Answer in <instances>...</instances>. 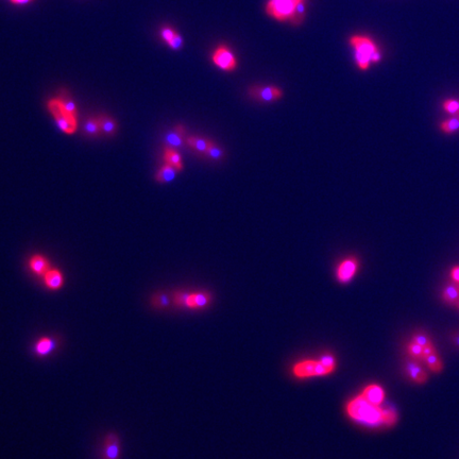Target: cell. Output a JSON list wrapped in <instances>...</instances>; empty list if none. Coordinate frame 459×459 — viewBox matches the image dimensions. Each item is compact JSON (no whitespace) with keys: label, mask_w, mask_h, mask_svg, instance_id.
<instances>
[{"label":"cell","mask_w":459,"mask_h":459,"mask_svg":"<svg viewBox=\"0 0 459 459\" xmlns=\"http://www.w3.org/2000/svg\"><path fill=\"white\" fill-rule=\"evenodd\" d=\"M346 410L355 422L367 426L385 425L384 407L371 404L360 395L348 402Z\"/></svg>","instance_id":"6da1fadb"},{"label":"cell","mask_w":459,"mask_h":459,"mask_svg":"<svg viewBox=\"0 0 459 459\" xmlns=\"http://www.w3.org/2000/svg\"><path fill=\"white\" fill-rule=\"evenodd\" d=\"M350 44L354 48L355 62L358 68L361 71H367L371 63H379L382 60V53L380 49L368 36H351Z\"/></svg>","instance_id":"7a4b0ae2"},{"label":"cell","mask_w":459,"mask_h":459,"mask_svg":"<svg viewBox=\"0 0 459 459\" xmlns=\"http://www.w3.org/2000/svg\"><path fill=\"white\" fill-rule=\"evenodd\" d=\"M48 110L56 119L58 127L67 134H73L77 129V117L67 113L61 99H52L48 102Z\"/></svg>","instance_id":"3957f363"},{"label":"cell","mask_w":459,"mask_h":459,"mask_svg":"<svg viewBox=\"0 0 459 459\" xmlns=\"http://www.w3.org/2000/svg\"><path fill=\"white\" fill-rule=\"evenodd\" d=\"M335 370L325 366L320 360L307 359L295 363L292 368V373L299 379H308L314 376H325L333 373Z\"/></svg>","instance_id":"277c9868"},{"label":"cell","mask_w":459,"mask_h":459,"mask_svg":"<svg viewBox=\"0 0 459 459\" xmlns=\"http://www.w3.org/2000/svg\"><path fill=\"white\" fill-rule=\"evenodd\" d=\"M300 0H269L266 6L267 14L279 21L289 20Z\"/></svg>","instance_id":"5b68a950"},{"label":"cell","mask_w":459,"mask_h":459,"mask_svg":"<svg viewBox=\"0 0 459 459\" xmlns=\"http://www.w3.org/2000/svg\"><path fill=\"white\" fill-rule=\"evenodd\" d=\"M213 63L224 72H233L237 67V61L232 50L224 45H220L212 56Z\"/></svg>","instance_id":"8992f818"},{"label":"cell","mask_w":459,"mask_h":459,"mask_svg":"<svg viewBox=\"0 0 459 459\" xmlns=\"http://www.w3.org/2000/svg\"><path fill=\"white\" fill-rule=\"evenodd\" d=\"M249 95L258 101L261 102H272L281 99L283 97V90L277 86L268 85L261 86L254 85L250 87Z\"/></svg>","instance_id":"52a82bcc"},{"label":"cell","mask_w":459,"mask_h":459,"mask_svg":"<svg viewBox=\"0 0 459 459\" xmlns=\"http://www.w3.org/2000/svg\"><path fill=\"white\" fill-rule=\"evenodd\" d=\"M359 268V262L356 258L352 256V258H348L343 260L336 268V279L338 282L346 284L352 281V279L355 277V274L358 271Z\"/></svg>","instance_id":"ba28073f"},{"label":"cell","mask_w":459,"mask_h":459,"mask_svg":"<svg viewBox=\"0 0 459 459\" xmlns=\"http://www.w3.org/2000/svg\"><path fill=\"white\" fill-rule=\"evenodd\" d=\"M121 452L120 438L115 433L107 434L103 441L101 459H119Z\"/></svg>","instance_id":"9c48e42d"},{"label":"cell","mask_w":459,"mask_h":459,"mask_svg":"<svg viewBox=\"0 0 459 459\" xmlns=\"http://www.w3.org/2000/svg\"><path fill=\"white\" fill-rule=\"evenodd\" d=\"M404 371L408 379L416 384H424L427 382L428 375L420 364V361H417L410 358L406 363H405Z\"/></svg>","instance_id":"30bf717a"},{"label":"cell","mask_w":459,"mask_h":459,"mask_svg":"<svg viewBox=\"0 0 459 459\" xmlns=\"http://www.w3.org/2000/svg\"><path fill=\"white\" fill-rule=\"evenodd\" d=\"M360 396L371 404L382 406L383 402L385 401V390L380 385L371 384L362 390Z\"/></svg>","instance_id":"8fae6325"},{"label":"cell","mask_w":459,"mask_h":459,"mask_svg":"<svg viewBox=\"0 0 459 459\" xmlns=\"http://www.w3.org/2000/svg\"><path fill=\"white\" fill-rule=\"evenodd\" d=\"M211 300H212V295L206 291L190 293L187 298L186 307L193 308V309L203 308L211 303Z\"/></svg>","instance_id":"7c38bea8"},{"label":"cell","mask_w":459,"mask_h":459,"mask_svg":"<svg viewBox=\"0 0 459 459\" xmlns=\"http://www.w3.org/2000/svg\"><path fill=\"white\" fill-rule=\"evenodd\" d=\"M45 285L51 290H58L64 284V278L61 271L57 269H49L44 276Z\"/></svg>","instance_id":"4fadbf2b"},{"label":"cell","mask_w":459,"mask_h":459,"mask_svg":"<svg viewBox=\"0 0 459 459\" xmlns=\"http://www.w3.org/2000/svg\"><path fill=\"white\" fill-rule=\"evenodd\" d=\"M184 135L185 129L182 126H177L174 131L166 134L165 143L170 148H180L184 144Z\"/></svg>","instance_id":"5bb4252c"},{"label":"cell","mask_w":459,"mask_h":459,"mask_svg":"<svg viewBox=\"0 0 459 459\" xmlns=\"http://www.w3.org/2000/svg\"><path fill=\"white\" fill-rule=\"evenodd\" d=\"M56 349V341L49 337H42L34 345V352L38 356H47Z\"/></svg>","instance_id":"9a60e30c"},{"label":"cell","mask_w":459,"mask_h":459,"mask_svg":"<svg viewBox=\"0 0 459 459\" xmlns=\"http://www.w3.org/2000/svg\"><path fill=\"white\" fill-rule=\"evenodd\" d=\"M29 267L31 269V271L36 276L44 277L49 270V263L44 256L34 255L29 262Z\"/></svg>","instance_id":"2e32d148"},{"label":"cell","mask_w":459,"mask_h":459,"mask_svg":"<svg viewBox=\"0 0 459 459\" xmlns=\"http://www.w3.org/2000/svg\"><path fill=\"white\" fill-rule=\"evenodd\" d=\"M442 300L450 305L459 304V284L452 282L445 286L442 291Z\"/></svg>","instance_id":"e0dca14e"},{"label":"cell","mask_w":459,"mask_h":459,"mask_svg":"<svg viewBox=\"0 0 459 459\" xmlns=\"http://www.w3.org/2000/svg\"><path fill=\"white\" fill-rule=\"evenodd\" d=\"M164 159L166 162V164L172 166L173 168H175L178 171H182L183 170L184 166H183L182 157L178 153V151H175L173 148H170V147L166 148L165 153H164Z\"/></svg>","instance_id":"ac0fdd59"},{"label":"cell","mask_w":459,"mask_h":459,"mask_svg":"<svg viewBox=\"0 0 459 459\" xmlns=\"http://www.w3.org/2000/svg\"><path fill=\"white\" fill-rule=\"evenodd\" d=\"M185 141H186L187 145L191 148H193L194 150L201 152V153H206L209 147L212 143L209 140L198 137V136H188L185 139Z\"/></svg>","instance_id":"d6986e66"},{"label":"cell","mask_w":459,"mask_h":459,"mask_svg":"<svg viewBox=\"0 0 459 459\" xmlns=\"http://www.w3.org/2000/svg\"><path fill=\"white\" fill-rule=\"evenodd\" d=\"M305 17H306V0H300L299 4L296 5L289 21L293 26H300L304 21Z\"/></svg>","instance_id":"ffe728a7"},{"label":"cell","mask_w":459,"mask_h":459,"mask_svg":"<svg viewBox=\"0 0 459 459\" xmlns=\"http://www.w3.org/2000/svg\"><path fill=\"white\" fill-rule=\"evenodd\" d=\"M177 171H178L177 169L166 164L157 171V173L155 175V179L159 183H168L174 179Z\"/></svg>","instance_id":"44dd1931"},{"label":"cell","mask_w":459,"mask_h":459,"mask_svg":"<svg viewBox=\"0 0 459 459\" xmlns=\"http://www.w3.org/2000/svg\"><path fill=\"white\" fill-rule=\"evenodd\" d=\"M423 361L425 362V364L427 366V368L435 373H440L443 370V362L440 359V356L438 355L437 351L434 353H431L430 355L424 357Z\"/></svg>","instance_id":"7402d4cb"},{"label":"cell","mask_w":459,"mask_h":459,"mask_svg":"<svg viewBox=\"0 0 459 459\" xmlns=\"http://www.w3.org/2000/svg\"><path fill=\"white\" fill-rule=\"evenodd\" d=\"M98 120H99V125L101 128V133H103L105 135H112L115 133V131L117 129V125L113 118L102 115V116L98 117Z\"/></svg>","instance_id":"603a6c76"},{"label":"cell","mask_w":459,"mask_h":459,"mask_svg":"<svg viewBox=\"0 0 459 459\" xmlns=\"http://www.w3.org/2000/svg\"><path fill=\"white\" fill-rule=\"evenodd\" d=\"M83 131L86 135H88V136H98V135L101 133V128L99 125L98 118H94V117L88 118L86 120V123L84 124Z\"/></svg>","instance_id":"cb8c5ba5"},{"label":"cell","mask_w":459,"mask_h":459,"mask_svg":"<svg viewBox=\"0 0 459 459\" xmlns=\"http://www.w3.org/2000/svg\"><path fill=\"white\" fill-rule=\"evenodd\" d=\"M407 354L411 359L417 361H423V347L410 341L407 346Z\"/></svg>","instance_id":"d4e9b609"},{"label":"cell","mask_w":459,"mask_h":459,"mask_svg":"<svg viewBox=\"0 0 459 459\" xmlns=\"http://www.w3.org/2000/svg\"><path fill=\"white\" fill-rule=\"evenodd\" d=\"M440 129L448 134H452L459 130V117H453L451 119H448L443 121L440 125Z\"/></svg>","instance_id":"484cf974"},{"label":"cell","mask_w":459,"mask_h":459,"mask_svg":"<svg viewBox=\"0 0 459 459\" xmlns=\"http://www.w3.org/2000/svg\"><path fill=\"white\" fill-rule=\"evenodd\" d=\"M151 303H152V305L154 307L165 308V307H168L170 305V299H169V296L167 294L159 292V293H156V294H154L152 296Z\"/></svg>","instance_id":"4316f807"},{"label":"cell","mask_w":459,"mask_h":459,"mask_svg":"<svg viewBox=\"0 0 459 459\" xmlns=\"http://www.w3.org/2000/svg\"><path fill=\"white\" fill-rule=\"evenodd\" d=\"M188 292L185 291H174L173 292V303L180 306V307H186V302H187V298H188Z\"/></svg>","instance_id":"83f0119b"},{"label":"cell","mask_w":459,"mask_h":459,"mask_svg":"<svg viewBox=\"0 0 459 459\" xmlns=\"http://www.w3.org/2000/svg\"><path fill=\"white\" fill-rule=\"evenodd\" d=\"M205 154L209 155L212 159L217 160V159H220L223 156V151L220 149V148L217 145L214 144V143H211V145H210L209 149H208Z\"/></svg>","instance_id":"f1b7e54d"},{"label":"cell","mask_w":459,"mask_h":459,"mask_svg":"<svg viewBox=\"0 0 459 459\" xmlns=\"http://www.w3.org/2000/svg\"><path fill=\"white\" fill-rule=\"evenodd\" d=\"M443 109L450 114H456L459 112V101L458 100H445L443 103Z\"/></svg>","instance_id":"f546056e"},{"label":"cell","mask_w":459,"mask_h":459,"mask_svg":"<svg viewBox=\"0 0 459 459\" xmlns=\"http://www.w3.org/2000/svg\"><path fill=\"white\" fill-rule=\"evenodd\" d=\"M411 341L416 342L417 345H419V346H421V347H423V348L426 347L427 345L431 343V341H430V339H429V337H428L426 334H423V333H417V334H415V335L412 336Z\"/></svg>","instance_id":"4dcf8cb0"},{"label":"cell","mask_w":459,"mask_h":459,"mask_svg":"<svg viewBox=\"0 0 459 459\" xmlns=\"http://www.w3.org/2000/svg\"><path fill=\"white\" fill-rule=\"evenodd\" d=\"M62 101V104L64 106V109L67 113H70L74 116L77 117V106L75 104V102L72 99L68 98H60Z\"/></svg>","instance_id":"1f68e13d"},{"label":"cell","mask_w":459,"mask_h":459,"mask_svg":"<svg viewBox=\"0 0 459 459\" xmlns=\"http://www.w3.org/2000/svg\"><path fill=\"white\" fill-rule=\"evenodd\" d=\"M319 360H320L323 364H325V366H327V367H329V368H331V369H333V370L336 369V359H335V357H334L332 354H325V355H322V356L320 357Z\"/></svg>","instance_id":"d6a6232c"},{"label":"cell","mask_w":459,"mask_h":459,"mask_svg":"<svg viewBox=\"0 0 459 459\" xmlns=\"http://www.w3.org/2000/svg\"><path fill=\"white\" fill-rule=\"evenodd\" d=\"M169 45L170 48H172L173 50H179L182 48L183 46V39L181 37V35L179 33H175V35L173 36V38L170 40L169 43H167Z\"/></svg>","instance_id":"836d02e7"},{"label":"cell","mask_w":459,"mask_h":459,"mask_svg":"<svg viewBox=\"0 0 459 459\" xmlns=\"http://www.w3.org/2000/svg\"><path fill=\"white\" fill-rule=\"evenodd\" d=\"M175 33H177V32H174L171 28H167V27L160 31V35H162V37H163V39L165 40L166 43L170 42V40L173 38V36L175 35Z\"/></svg>","instance_id":"e575fe53"},{"label":"cell","mask_w":459,"mask_h":459,"mask_svg":"<svg viewBox=\"0 0 459 459\" xmlns=\"http://www.w3.org/2000/svg\"><path fill=\"white\" fill-rule=\"evenodd\" d=\"M450 277H451L452 282L459 284V266H455V267L452 268Z\"/></svg>","instance_id":"d590c367"},{"label":"cell","mask_w":459,"mask_h":459,"mask_svg":"<svg viewBox=\"0 0 459 459\" xmlns=\"http://www.w3.org/2000/svg\"><path fill=\"white\" fill-rule=\"evenodd\" d=\"M436 351H437V350H436V348L434 347L433 343H429V345H427L426 347H424V348H423V359H424V357L430 355L431 353L436 352Z\"/></svg>","instance_id":"8d00e7d4"},{"label":"cell","mask_w":459,"mask_h":459,"mask_svg":"<svg viewBox=\"0 0 459 459\" xmlns=\"http://www.w3.org/2000/svg\"><path fill=\"white\" fill-rule=\"evenodd\" d=\"M11 2L14 3V4H17V5H24V4H27V3L31 2V0H11Z\"/></svg>","instance_id":"74e56055"},{"label":"cell","mask_w":459,"mask_h":459,"mask_svg":"<svg viewBox=\"0 0 459 459\" xmlns=\"http://www.w3.org/2000/svg\"><path fill=\"white\" fill-rule=\"evenodd\" d=\"M453 341L455 342V345L459 348V333L458 334H456L455 336H454V338H453Z\"/></svg>","instance_id":"f35d334b"}]
</instances>
